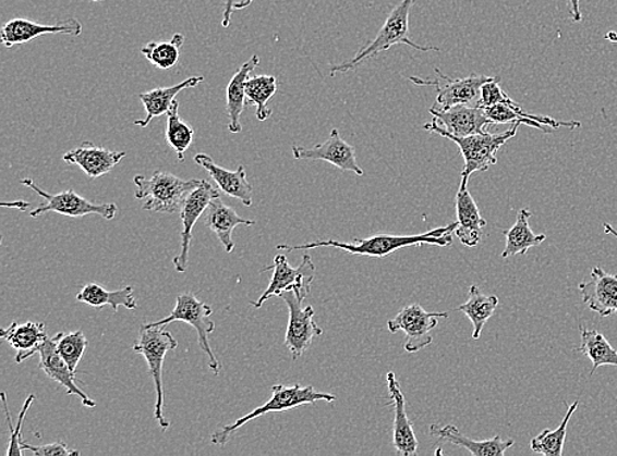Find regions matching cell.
I'll return each mask as SVG.
<instances>
[{
    "label": "cell",
    "instance_id": "obj_7",
    "mask_svg": "<svg viewBox=\"0 0 617 456\" xmlns=\"http://www.w3.org/2000/svg\"><path fill=\"white\" fill-rule=\"evenodd\" d=\"M214 310L207 304L201 301L194 294L186 293L177 296V303L171 313L161 320L150 322V326H165L171 322L182 321L193 326L198 333L199 346L207 356L209 370L215 375H219L221 365L215 357L211 346H209L208 335L215 331V322L211 320Z\"/></svg>",
    "mask_w": 617,
    "mask_h": 456
},
{
    "label": "cell",
    "instance_id": "obj_22",
    "mask_svg": "<svg viewBox=\"0 0 617 456\" xmlns=\"http://www.w3.org/2000/svg\"><path fill=\"white\" fill-rule=\"evenodd\" d=\"M194 161L207 171L222 194L240 200L246 207L252 206L253 187L246 180L244 167H240L237 171L227 170L216 164L207 155H196Z\"/></svg>",
    "mask_w": 617,
    "mask_h": 456
},
{
    "label": "cell",
    "instance_id": "obj_4",
    "mask_svg": "<svg viewBox=\"0 0 617 456\" xmlns=\"http://www.w3.org/2000/svg\"><path fill=\"white\" fill-rule=\"evenodd\" d=\"M135 196L144 202V211L173 214L181 212L184 200L202 181H184L167 171H155L152 178L137 175L133 178Z\"/></svg>",
    "mask_w": 617,
    "mask_h": 456
},
{
    "label": "cell",
    "instance_id": "obj_42",
    "mask_svg": "<svg viewBox=\"0 0 617 456\" xmlns=\"http://www.w3.org/2000/svg\"><path fill=\"white\" fill-rule=\"evenodd\" d=\"M580 3L581 0H569L571 21L576 23L582 22Z\"/></svg>",
    "mask_w": 617,
    "mask_h": 456
},
{
    "label": "cell",
    "instance_id": "obj_23",
    "mask_svg": "<svg viewBox=\"0 0 617 456\" xmlns=\"http://www.w3.org/2000/svg\"><path fill=\"white\" fill-rule=\"evenodd\" d=\"M485 113L487 118L493 120L494 124H525L532 126V128H536L543 132L546 131V126H549L552 130L566 128L576 130L580 128L581 123L578 122H558L556 119H552L548 116L542 115H532V113L525 112L521 107L513 101H507V103H499L492 107H487Z\"/></svg>",
    "mask_w": 617,
    "mask_h": 456
},
{
    "label": "cell",
    "instance_id": "obj_9",
    "mask_svg": "<svg viewBox=\"0 0 617 456\" xmlns=\"http://www.w3.org/2000/svg\"><path fill=\"white\" fill-rule=\"evenodd\" d=\"M273 270L269 287L259 296V299L252 301V306L256 309L264 306L271 296H281L286 291H295L297 294L307 297L311 293V284H313L316 268L313 259L308 255H304L302 263L299 268H292L286 256H277L275 262L263 271Z\"/></svg>",
    "mask_w": 617,
    "mask_h": 456
},
{
    "label": "cell",
    "instance_id": "obj_43",
    "mask_svg": "<svg viewBox=\"0 0 617 456\" xmlns=\"http://www.w3.org/2000/svg\"><path fill=\"white\" fill-rule=\"evenodd\" d=\"M2 206L3 207H11V208H19V209H22V211H25V209H27L29 207L28 202H25V201H14V202L3 201Z\"/></svg>",
    "mask_w": 617,
    "mask_h": 456
},
{
    "label": "cell",
    "instance_id": "obj_14",
    "mask_svg": "<svg viewBox=\"0 0 617 456\" xmlns=\"http://www.w3.org/2000/svg\"><path fill=\"white\" fill-rule=\"evenodd\" d=\"M292 156L298 161H324L334 167L339 168L347 173H354L355 175H364L362 169L355 157V150L352 145L343 141L339 131L332 130L327 141L315 145L314 148L292 147Z\"/></svg>",
    "mask_w": 617,
    "mask_h": 456
},
{
    "label": "cell",
    "instance_id": "obj_34",
    "mask_svg": "<svg viewBox=\"0 0 617 456\" xmlns=\"http://www.w3.org/2000/svg\"><path fill=\"white\" fill-rule=\"evenodd\" d=\"M167 115V133H165L167 143L174 149L178 161L183 162L184 155L194 141L195 131L193 126L181 119L180 104H178L177 99Z\"/></svg>",
    "mask_w": 617,
    "mask_h": 456
},
{
    "label": "cell",
    "instance_id": "obj_36",
    "mask_svg": "<svg viewBox=\"0 0 617 456\" xmlns=\"http://www.w3.org/2000/svg\"><path fill=\"white\" fill-rule=\"evenodd\" d=\"M184 44V36L176 34L170 41L149 42L142 49L145 59L153 66L161 70H169L180 61L181 49Z\"/></svg>",
    "mask_w": 617,
    "mask_h": 456
},
{
    "label": "cell",
    "instance_id": "obj_25",
    "mask_svg": "<svg viewBox=\"0 0 617 456\" xmlns=\"http://www.w3.org/2000/svg\"><path fill=\"white\" fill-rule=\"evenodd\" d=\"M205 223L208 230L216 234L227 252L234 250L232 233L239 225H256V221L240 218L238 212L226 206L220 198L214 199L207 208Z\"/></svg>",
    "mask_w": 617,
    "mask_h": 456
},
{
    "label": "cell",
    "instance_id": "obj_40",
    "mask_svg": "<svg viewBox=\"0 0 617 456\" xmlns=\"http://www.w3.org/2000/svg\"><path fill=\"white\" fill-rule=\"evenodd\" d=\"M24 448L28 449V452L34 453L36 456L81 455V453L76 452V449H69L65 443L62 442L50 443V445L46 446H31L28 445V443H25Z\"/></svg>",
    "mask_w": 617,
    "mask_h": 456
},
{
    "label": "cell",
    "instance_id": "obj_45",
    "mask_svg": "<svg viewBox=\"0 0 617 456\" xmlns=\"http://www.w3.org/2000/svg\"><path fill=\"white\" fill-rule=\"evenodd\" d=\"M604 39L610 41V42H616L617 44V34L614 30L608 32V34L606 36H604Z\"/></svg>",
    "mask_w": 617,
    "mask_h": 456
},
{
    "label": "cell",
    "instance_id": "obj_21",
    "mask_svg": "<svg viewBox=\"0 0 617 456\" xmlns=\"http://www.w3.org/2000/svg\"><path fill=\"white\" fill-rule=\"evenodd\" d=\"M125 156V151H112L85 141L78 148L63 155L62 160L69 164H76L90 178H99L101 175L111 173Z\"/></svg>",
    "mask_w": 617,
    "mask_h": 456
},
{
    "label": "cell",
    "instance_id": "obj_12",
    "mask_svg": "<svg viewBox=\"0 0 617 456\" xmlns=\"http://www.w3.org/2000/svg\"><path fill=\"white\" fill-rule=\"evenodd\" d=\"M448 313L427 312L419 304H410L387 322V328L392 334L403 332L406 334L404 350L418 353L428 347L434 337L432 331L438 325V320L448 319Z\"/></svg>",
    "mask_w": 617,
    "mask_h": 456
},
{
    "label": "cell",
    "instance_id": "obj_33",
    "mask_svg": "<svg viewBox=\"0 0 617 456\" xmlns=\"http://www.w3.org/2000/svg\"><path fill=\"white\" fill-rule=\"evenodd\" d=\"M277 93V78L275 75H251L245 84L246 103L257 107V119L266 122L273 115L269 109L270 99Z\"/></svg>",
    "mask_w": 617,
    "mask_h": 456
},
{
    "label": "cell",
    "instance_id": "obj_41",
    "mask_svg": "<svg viewBox=\"0 0 617 456\" xmlns=\"http://www.w3.org/2000/svg\"><path fill=\"white\" fill-rule=\"evenodd\" d=\"M254 0H226L225 4V15H222L221 25L222 28H228L232 21V14L234 11L244 10L250 8Z\"/></svg>",
    "mask_w": 617,
    "mask_h": 456
},
{
    "label": "cell",
    "instance_id": "obj_1",
    "mask_svg": "<svg viewBox=\"0 0 617 456\" xmlns=\"http://www.w3.org/2000/svg\"><path fill=\"white\" fill-rule=\"evenodd\" d=\"M457 223H450L447 226L436 227L430 232L420 234H410V236H398V234H374V236L359 239L354 238L353 243H340L337 239H320L314 243L303 245H278L277 250L297 251L311 250L317 248H336L354 256H365L375 258H385L400 249L409 248V246L436 245L440 248L453 244V232Z\"/></svg>",
    "mask_w": 617,
    "mask_h": 456
},
{
    "label": "cell",
    "instance_id": "obj_38",
    "mask_svg": "<svg viewBox=\"0 0 617 456\" xmlns=\"http://www.w3.org/2000/svg\"><path fill=\"white\" fill-rule=\"evenodd\" d=\"M34 402H35V396L34 395L28 396L27 400H25V403L23 405V409L21 410V416H19V421L16 423V427H14V423H12L11 415H10V410H9L8 395H5V392H3V394H2V405H3L5 418H8V426H9L10 433H11L10 445H9L8 453H5V455H8V456L23 455V453L25 452V448H24L25 442H23V440H22V428H23L25 415H27V411L31 408V405L34 404Z\"/></svg>",
    "mask_w": 617,
    "mask_h": 456
},
{
    "label": "cell",
    "instance_id": "obj_24",
    "mask_svg": "<svg viewBox=\"0 0 617 456\" xmlns=\"http://www.w3.org/2000/svg\"><path fill=\"white\" fill-rule=\"evenodd\" d=\"M430 433L436 439L451 443V445L467 448L474 456H504L507 449L515 445L513 440L504 441L499 434L494 435L492 440L473 441L463 435L456 427H443L440 423L431 426Z\"/></svg>",
    "mask_w": 617,
    "mask_h": 456
},
{
    "label": "cell",
    "instance_id": "obj_29",
    "mask_svg": "<svg viewBox=\"0 0 617 456\" xmlns=\"http://www.w3.org/2000/svg\"><path fill=\"white\" fill-rule=\"evenodd\" d=\"M531 218L532 212L530 209H520L515 224L510 227V230L504 232L506 237V248L505 251L501 252V258L507 259L515 256H525L528 250L536 248V246L544 243L546 239L545 234H536L531 230Z\"/></svg>",
    "mask_w": 617,
    "mask_h": 456
},
{
    "label": "cell",
    "instance_id": "obj_37",
    "mask_svg": "<svg viewBox=\"0 0 617 456\" xmlns=\"http://www.w3.org/2000/svg\"><path fill=\"white\" fill-rule=\"evenodd\" d=\"M57 335H59V341H57V350H59L60 356L63 360H65L70 370L75 372L82 357H84L86 353V335L82 331L59 333Z\"/></svg>",
    "mask_w": 617,
    "mask_h": 456
},
{
    "label": "cell",
    "instance_id": "obj_8",
    "mask_svg": "<svg viewBox=\"0 0 617 456\" xmlns=\"http://www.w3.org/2000/svg\"><path fill=\"white\" fill-rule=\"evenodd\" d=\"M22 185L34 189V192L46 199V205H41L31 211V218H40L43 214L48 212H55L63 214V217L69 218H84L87 214H98V217L106 220H113L117 218L118 206L114 202H104V205H97L76 194L74 189H68V192L59 194H48L38 187L34 180L24 178L21 181Z\"/></svg>",
    "mask_w": 617,
    "mask_h": 456
},
{
    "label": "cell",
    "instance_id": "obj_28",
    "mask_svg": "<svg viewBox=\"0 0 617 456\" xmlns=\"http://www.w3.org/2000/svg\"><path fill=\"white\" fill-rule=\"evenodd\" d=\"M259 65V57L254 54L234 73L227 86L228 130L232 133L241 131L240 118L246 104L245 84L251 74Z\"/></svg>",
    "mask_w": 617,
    "mask_h": 456
},
{
    "label": "cell",
    "instance_id": "obj_27",
    "mask_svg": "<svg viewBox=\"0 0 617 456\" xmlns=\"http://www.w3.org/2000/svg\"><path fill=\"white\" fill-rule=\"evenodd\" d=\"M2 337L9 342V344L16 348L17 356L15 358L16 363L24 362L25 359L35 356L38 346L47 341L48 334L46 324L44 322H25V324H19L14 322L9 328L2 329Z\"/></svg>",
    "mask_w": 617,
    "mask_h": 456
},
{
    "label": "cell",
    "instance_id": "obj_5",
    "mask_svg": "<svg viewBox=\"0 0 617 456\" xmlns=\"http://www.w3.org/2000/svg\"><path fill=\"white\" fill-rule=\"evenodd\" d=\"M519 123L513 124L511 130L504 133H480L467 137H457L445 132L436 120H432L430 124L424 125V130L437 133L443 137H447L460 148L465 167L462 169L461 180L469 181L474 173H483L494 167L496 160V151H498L507 141L517 136Z\"/></svg>",
    "mask_w": 617,
    "mask_h": 456
},
{
    "label": "cell",
    "instance_id": "obj_2",
    "mask_svg": "<svg viewBox=\"0 0 617 456\" xmlns=\"http://www.w3.org/2000/svg\"><path fill=\"white\" fill-rule=\"evenodd\" d=\"M416 0H402L396 9L391 11L389 17L386 19L384 25L379 29L377 36L372 42H368L364 49H361L352 60L340 63V65L329 66L330 77L336 74L352 72L368 60L374 59L382 52L396 46H409L419 50V52H440L441 49L436 47H423L410 39V15Z\"/></svg>",
    "mask_w": 617,
    "mask_h": 456
},
{
    "label": "cell",
    "instance_id": "obj_11",
    "mask_svg": "<svg viewBox=\"0 0 617 456\" xmlns=\"http://www.w3.org/2000/svg\"><path fill=\"white\" fill-rule=\"evenodd\" d=\"M436 79L427 81L411 77L410 81L419 86H434L437 91V99L434 107L438 110H448L458 104L479 106L483 85L498 77H487V75H469L467 78H450L440 69L435 67Z\"/></svg>",
    "mask_w": 617,
    "mask_h": 456
},
{
    "label": "cell",
    "instance_id": "obj_17",
    "mask_svg": "<svg viewBox=\"0 0 617 456\" xmlns=\"http://www.w3.org/2000/svg\"><path fill=\"white\" fill-rule=\"evenodd\" d=\"M467 180H461L456 195L457 227L456 237L468 248H475L482 243L483 227L487 221L482 218L472 194L468 188Z\"/></svg>",
    "mask_w": 617,
    "mask_h": 456
},
{
    "label": "cell",
    "instance_id": "obj_31",
    "mask_svg": "<svg viewBox=\"0 0 617 456\" xmlns=\"http://www.w3.org/2000/svg\"><path fill=\"white\" fill-rule=\"evenodd\" d=\"M499 306L498 296L485 295L482 293L481 288L473 284L469 288V299L465 304H462L458 310L463 315L468 316V319L472 321L473 324V340H480L483 328L487 324V321L493 318L496 307Z\"/></svg>",
    "mask_w": 617,
    "mask_h": 456
},
{
    "label": "cell",
    "instance_id": "obj_46",
    "mask_svg": "<svg viewBox=\"0 0 617 456\" xmlns=\"http://www.w3.org/2000/svg\"><path fill=\"white\" fill-rule=\"evenodd\" d=\"M90 2H94V3H100V2H101V0H90Z\"/></svg>",
    "mask_w": 617,
    "mask_h": 456
},
{
    "label": "cell",
    "instance_id": "obj_19",
    "mask_svg": "<svg viewBox=\"0 0 617 456\" xmlns=\"http://www.w3.org/2000/svg\"><path fill=\"white\" fill-rule=\"evenodd\" d=\"M387 389L394 407L392 443L397 453L402 456L418 454L419 441L413 432V423L407 415L406 397L400 389L396 372L387 373Z\"/></svg>",
    "mask_w": 617,
    "mask_h": 456
},
{
    "label": "cell",
    "instance_id": "obj_26",
    "mask_svg": "<svg viewBox=\"0 0 617 456\" xmlns=\"http://www.w3.org/2000/svg\"><path fill=\"white\" fill-rule=\"evenodd\" d=\"M203 81H205L203 77H191L174 86L157 87L155 90L140 94L138 98L143 101L146 116L142 120H136L133 124L146 128L153 119L160 118L170 111L178 94L186 90V88L201 85Z\"/></svg>",
    "mask_w": 617,
    "mask_h": 456
},
{
    "label": "cell",
    "instance_id": "obj_18",
    "mask_svg": "<svg viewBox=\"0 0 617 456\" xmlns=\"http://www.w3.org/2000/svg\"><path fill=\"white\" fill-rule=\"evenodd\" d=\"M582 300L586 306L602 316H617V275L607 274L601 266L591 271L590 281L582 282L580 286Z\"/></svg>",
    "mask_w": 617,
    "mask_h": 456
},
{
    "label": "cell",
    "instance_id": "obj_15",
    "mask_svg": "<svg viewBox=\"0 0 617 456\" xmlns=\"http://www.w3.org/2000/svg\"><path fill=\"white\" fill-rule=\"evenodd\" d=\"M82 24L75 17H69L53 25L40 24L28 19L16 17L5 23L2 28V44L5 48L22 46L44 35H82Z\"/></svg>",
    "mask_w": 617,
    "mask_h": 456
},
{
    "label": "cell",
    "instance_id": "obj_3",
    "mask_svg": "<svg viewBox=\"0 0 617 456\" xmlns=\"http://www.w3.org/2000/svg\"><path fill=\"white\" fill-rule=\"evenodd\" d=\"M317 402H336V396L327 394V392H317L313 385L302 387L301 384L283 385L277 384L271 387L270 400L261 405V407L251 411L231 426L220 427L215 430L211 435V442L216 446H226L237 430L246 426L247 422L256 420L267 414H279V411H288L305 404H316Z\"/></svg>",
    "mask_w": 617,
    "mask_h": 456
},
{
    "label": "cell",
    "instance_id": "obj_16",
    "mask_svg": "<svg viewBox=\"0 0 617 456\" xmlns=\"http://www.w3.org/2000/svg\"><path fill=\"white\" fill-rule=\"evenodd\" d=\"M430 112L445 132L457 137L480 135L485 133L486 126L494 124L480 106L458 104L448 110L432 106Z\"/></svg>",
    "mask_w": 617,
    "mask_h": 456
},
{
    "label": "cell",
    "instance_id": "obj_44",
    "mask_svg": "<svg viewBox=\"0 0 617 456\" xmlns=\"http://www.w3.org/2000/svg\"><path fill=\"white\" fill-rule=\"evenodd\" d=\"M604 227V232H606L607 234H609V236H614L617 239V231L615 230V227L613 225L609 224H603Z\"/></svg>",
    "mask_w": 617,
    "mask_h": 456
},
{
    "label": "cell",
    "instance_id": "obj_39",
    "mask_svg": "<svg viewBox=\"0 0 617 456\" xmlns=\"http://www.w3.org/2000/svg\"><path fill=\"white\" fill-rule=\"evenodd\" d=\"M499 82L500 78L498 77L483 85L479 103L481 109H487V107L499 103H507V101L511 100V98L508 97V95L504 90H501Z\"/></svg>",
    "mask_w": 617,
    "mask_h": 456
},
{
    "label": "cell",
    "instance_id": "obj_13",
    "mask_svg": "<svg viewBox=\"0 0 617 456\" xmlns=\"http://www.w3.org/2000/svg\"><path fill=\"white\" fill-rule=\"evenodd\" d=\"M216 198H220V192L218 188L214 187L211 183L203 180L201 185L194 189L184 200L181 209L182 219V233H181V251L173 259L174 268L178 272H184L187 270L189 266V252L191 239H193V231L203 213H206L207 208L211 205V201Z\"/></svg>",
    "mask_w": 617,
    "mask_h": 456
},
{
    "label": "cell",
    "instance_id": "obj_20",
    "mask_svg": "<svg viewBox=\"0 0 617 456\" xmlns=\"http://www.w3.org/2000/svg\"><path fill=\"white\" fill-rule=\"evenodd\" d=\"M57 341H59V335L56 334L53 338H47L44 344L38 346L36 352V354L40 356V365L38 366L47 373V377L62 385V387L66 390L68 395L78 396L82 404L87 408L97 407V403L92 400V398L76 385V383H80V380L75 379V372L70 370V367L60 356L59 350H57Z\"/></svg>",
    "mask_w": 617,
    "mask_h": 456
},
{
    "label": "cell",
    "instance_id": "obj_10",
    "mask_svg": "<svg viewBox=\"0 0 617 456\" xmlns=\"http://www.w3.org/2000/svg\"><path fill=\"white\" fill-rule=\"evenodd\" d=\"M279 297L289 308L285 346L288 347L292 359L297 360L308 350L314 340L323 334V329L314 320L315 309L311 306L303 307L304 296L297 294L295 291H286Z\"/></svg>",
    "mask_w": 617,
    "mask_h": 456
},
{
    "label": "cell",
    "instance_id": "obj_6",
    "mask_svg": "<svg viewBox=\"0 0 617 456\" xmlns=\"http://www.w3.org/2000/svg\"><path fill=\"white\" fill-rule=\"evenodd\" d=\"M177 347L178 341L167 329L148 324L142 326L138 341L133 345V352L142 354L145 358L153 382H155L157 396L155 418L162 430H167L170 427V422L164 416V360L168 352L176 350Z\"/></svg>",
    "mask_w": 617,
    "mask_h": 456
},
{
    "label": "cell",
    "instance_id": "obj_32",
    "mask_svg": "<svg viewBox=\"0 0 617 456\" xmlns=\"http://www.w3.org/2000/svg\"><path fill=\"white\" fill-rule=\"evenodd\" d=\"M578 350L593 363L590 377H593L601 366L617 367V352L600 332L589 331V329L581 326V346Z\"/></svg>",
    "mask_w": 617,
    "mask_h": 456
},
{
    "label": "cell",
    "instance_id": "obj_35",
    "mask_svg": "<svg viewBox=\"0 0 617 456\" xmlns=\"http://www.w3.org/2000/svg\"><path fill=\"white\" fill-rule=\"evenodd\" d=\"M578 402L572 403L566 411L564 420L556 430L545 429L543 433L534 436L531 441L533 453L545 456H562L566 440V430H568L569 421L576 414Z\"/></svg>",
    "mask_w": 617,
    "mask_h": 456
},
{
    "label": "cell",
    "instance_id": "obj_30",
    "mask_svg": "<svg viewBox=\"0 0 617 456\" xmlns=\"http://www.w3.org/2000/svg\"><path fill=\"white\" fill-rule=\"evenodd\" d=\"M76 300L98 309L108 306L111 307L113 312H118L120 307H125L130 310L137 309L136 297L131 286L112 291L111 293V291H106L97 283H88L76 295Z\"/></svg>",
    "mask_w": 617,
    "mask_h": 456
}]
</instances>
